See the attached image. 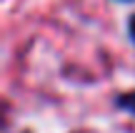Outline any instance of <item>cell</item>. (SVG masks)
I'll list each match as a JSON object with an SVG mask.
<instances>
[{
    "instance_id": "1",
    "label": "cell",
    "mask_w": 135,
    "mask_h": 133,
    "mask_svg": "<svg viewBox=\"0 0 135 133\" xmlns=\"http://www.w3.org/2000/svg\"><path fill=\"white\" fill-rule=\"evenodd\" d=\"M113 106L115 111H123V113L135 116V90H125V93H118L113 98Z\"/></svg>"
},
{
    "instance_id": "2",
    "label": "cell",
    "mask_w": 135,
    "mask_h": 133,
    "mask_svg": "<svg viewBox=\"0 0 135 133\" xmlns=\"http://www.w3.org/2000/svg\"><path fill=\"white\" fill-rule=\"evenodd\" d=\"M125 30H128V38H130V43L135 45V13L128 18V23H125Z\"/></svg>"
},
{
    "instance_id": "3",
    "label": "cell",
    "mask_w": 135,
    "mask_h": 133,
    "mask_svg": "<svg viewBox=\"0 0 135 133\" xmlns=\"http://www.w3.org/2000/svg\"><path fill=\"white\" fill-rule=\"evenodd\" d=\"M115 3H135V0H115Z\"/></svg>"
}]
</instances>
